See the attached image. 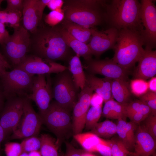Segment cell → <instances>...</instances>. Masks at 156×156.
I'll return each mask as SVG.
<instances>
[{"label":"cell","instance_id":"6da1fadb","mask_svg":"<svg viewBox=\"0 0 156 156\" xmlns=\"http://www.w3.org/2000/svg\"><path fill=\"white\" fill-rule=\"evenodd\" d=\"M31 35L29 52L38 57L53 61L70 59L71 51L66 44L60 30V26L41 25Z\"/></svg>","mask_w":156,"mask_h":156},{"label":"cell","instance_id":"7a4b0ae2","mask_svg":"<svg viewBox=\"0 0 156 156\" xmlns=\"http://www.w3.org/2000/svg\"><path fill=\"white\" fill-rule=\"evenodd\" d=\"M141 5L137 0L106 1L104 5L105 22L109 27L118 30L126 29L138 33L144 31L141 17Z\"/></svg>","mask_w":156,"mask_h":156},{"label":"cell","instance_id":"3957f363","mask_svg":"<svg viewBox=\"0 0 156 156\" xmlns=\"http://www.w3.org/2000/svg\"><path fill=\"white\" fill-rule=\"evenodd\" d=\"M64 19L88 28L105 22V0L64 1Z\"/></svg>","mask_w":156,"mask_h":156},{"label":"cell","instance_id":"277c9868","mask_svg":"<svg viewBox=\"0 0 156 156\" xmlns=\"http://www.w3.org/2000/svg\"><path fill=\"white\" fill-rule=\"evenodd\" d=\"M116 43L113 49L112 60L123 68L128 70L138 62L144 52L140 35L129 30H118Z\"/></svg>","mask_w":156,"mask_h":156},{"label":"cell","instance_id":"5b68a950","mask_svg":"<svg viewBox=\"0 0 156 156\" xmlns=\"http://www.w3.org/2000/svg\"><path fill=\"white\" fill-rule=\"evenodd\" d=\"M35 76L18 68L3 73L0 76V83L5 99L14 97L27 98L31 93Z\"/></svg>","mask_w":156,"mask_h":156},{"label":"cell","instance_id":"8992f818","mask_svg":"<svg viewBox=\"0 0 156 156\" xmlns=\"http://www.w3.org/2000/svg\"><path fill=\"white\" fill-rule=\"evenodd\" d=\"M70 111L51 101L42 118L43 123L56 136V144L59 147L71 131L72 122Z\"/></svg>","mask_w":156,"mask_h":156},{"label":"cell","instance_id":"52a82bcc","mask_svg":"<svg viewBox=\"0 0 156 156\" xmlns=\"http://www.w3.org/2000/svg\"><path fill=\"white\" fill-rule=\"evenodd\" d=\"M14 29L13 34L1 46L2 55L13 69L17 67L28 55L31 42V35L23 25Z\"/></svg>","mask_w":156,"mask_h":156},{"label":"cell","instance_id":"ba28073f","mask_svg":"<svg viewBox=\"0 0 156 156\" xmlns=\"http://www.w3.org/2000/svg\"><path fill=\"white\" fill-rule=\"evenodd\" d=\"M52 83L55 101L71 112L77 101L79 89L76 86L68 69L57 74Z\"/></svg>","mask_w":156,"mask_h":156},{"label":"cell","instance_id":"9c48e42d","mask_svg":"<svg viewBox=\"0 0 156 156\" xmlns=\"http://www.w3.org/2000/svg\"><path fill=\"white\" fill-rule=\"evenodd\" d=\"M31 100L26 98L23 107V113L16 128L12 132L11 139L25 138L36 136L39 134L42 119L34 109Z\"/></svg>","mask_w":156,"mask_h":156},{"label":"cell","instance_id":"30bf717a","mask_svg":"<svg viewBox=\"0 0 156 156\" xmlns=\"http://www.w3.org/2000/svg\"><path fill=\"white\" fill-rule=\"evenodd\" d=\"M51 74L35 76L31 94L27 98L34 101L42 118L48 108L53 97Z\"/></svg>","mask_w":156,"mask_h":156},{"label":"cell","instance_id":"8fae6325","mask_svg":"<svg viewBox=\"0 0 156 156\" xmlns=\"http://www.w3.org/2000/svg\"><path fill=\"white\" fill-rule=\"evenodd\" d=\"M155 1H140L141 17L144 27L141 39L145 48L152 50L156 46V7Z\"/></svg>","mask_w":156,"mask_h":156},{"label":"cell","instance_id":"7c38bea8","mask_svg":"<svg viewBox=\"0 0 156 156\" xmlns=\"http://www.w3.org/2000/svg\"><path fill=\"white\" fill-rule=\"evenodd\" d=\"M26 98L14 97L6 99L1 112L0 123L6 138L13 132L22 116Z\"/></svg>","mask_w":156,"mask_h":156},{"label":"cell","instance_id":"4fadbf2b","mask_svg":"<svg viewBox=\"0 0 156 156\" xmlns=\"http://www.w3.org/2000/svg\"><path fill=\"white\" fill-rule=\"evenodd\" d=\"M17 68L33 76L52 73L58 74L68 69V67L54 61L31 54H28Z\"/></svg>","mask_w":156,"mask_h":156},{"label":"cell","instance_id":"5bb4252c","mask_svg":"<svg viewBox=\"0 0 156 156\" xmlns=\"http://www.w3.org/2000/svg\"><path fill=\"white\" fill-rule=\"evenodd\" d=\"M85 62L83 68L90 74H100L112 79L126 80L127 78L128 70L123 68L112 59L100 60L91 59Z\"/></svg>","mask_w":156,"mask_h":156},{"label":"cell","instance_id":"9a60e30c","mask_svg":"<svg viewBox=\"0 0 156 156\" xmlns=\"http://www.w3.org/2000/svg\"><path fill=\"white\" fill-rule=\"evenodd\" d=\"M92 33L88 44L92 53L98 57L107 51L113 49L118 35V31L113 27L100 31L95 27L92 28Z\"/></svg>","mask_w":156,"mask_h":156},{"label":"cell","instance_id":"2e32d148","mask_svg":"<svg viewBox=\"0 0 156 156\" xmlns=\"http://www.w3.org/2000/svg\"><path fill=\"white\" fill-rule=\"evenodd\" d=\"M93 91L86 83L84 88L79 93L77 101L72 110L74 135L82 133L85 127L86 116L90 106Z\"/></svg>","mask_w":156,"mask_h":156},{"label":"cell","instance_id":"e0dca14e","mask_svg":"<svg viewBox=\"0 0 156 156\" xmlns=\"http://www.w3.org/2000/svg\"><path fill=\"white\" fill-rule=\"evenodd\" d=\"M156 140L139 124L135 135V156H155Z\"/></svg>","mask_w":156,"mask_h":156},{"label":"cell","instance_id":"ac0fdd59","mask_svg":"<svg viewBox=\"0 0 156 156\" xmlns=\"http://www.w3.org/2000/svg\"><path fill=\"white\" fill-rule=\"evenodd\" d=\"M134 73L135 79L145 80L156 74V51L145 48Z\"/></svg>","mask_w":156,"mask_h":156},{"label":"cell","instance_id":"d6986e66","mask_svg":"<svg viewBox=\"0 0 156 156\" xmlns=\"http://www.w3.org/2000/svg\"><path fill=\"white\" fill-rule=\"evenodd\" d=\"M37 0H24L22 11L23 26L31 34L34 33L41 25L42 16L36 7Z\"/></svg>","mask_w":156,"mask_h":156},{"label":"cell","instance_id":"ffe728a7","mask_svg":"<svg viewBox=\"0 0 156 156\" xmlns=\"http://www.w3.org/2000/svg\"><path fill=\"white\" fill-rule=\"evenodd\" d=\"M85 74L86 83L102 98L105 103L113 99L111 91L113 79L105 77L99 78L90 73Z\"/></svg>","mask_w":156,"mask_h":156},{"label":"cell","instance_id":"44dd1931","mask_svg":"<svg viewBox=\"0 0 156 156\" xmlns=\"http://www.w3.org/2000/svg\"><path fill=\"white\" fill-rule=\"evenodd\" d=\"M60 26V31L65 42L76 55L83 57L85 61L92 59L93 54L88 44L75 38L65 29Z\"/></svg>","mask_w":156,"mask_h":156},{"label":"cell","instance_id":"7402d4cb","mask_svg":"<svg viewBox=\"0 0 156 156\" xmlns=\"http://www.w3.org/2000/svg\"><path fill=\"white\" fill-rule=\"evenodd\" d=\"M62 27L76 39L88 44L92 35V28H88L67 21L62 22Z\"/></svg>","mask_w":156,"mask_h":156},{"label":"cell","instance_id":"603a6c76","mask_svg":"<svg viewBox=\"0 0 156 156\" xmlns=\"http://www.w3.org/2000/svg\"><path fill=\"white\" fill-rule=\"evenodd\" d=\"M73 138L84 150L92 153L96 152V147L98 144L108 142V140L102 139L90 132L74 135Z\"/></svg>","mask_w":156,"mask_h":156},{"label":"cell","instance_id":"cb8c5ba5","mask_svg":"<svg viewBox=\"0 0 156 156\" xmlns=\"http://www.w3.org/2000/svg\"><path fill=\"white\" fill-rule=\"evenodd\" d=\"M111 91L113 98L121 103H127L131 95L130 85L124 79H113Z\"/></svg>","mask_w":156,"mask_h":156},{"label":"cell","instance_id":"d4e9b609","mask_svg":"<svg viewBox=\"0 0 156 156\" xmlns=\"http://www.w3.org/2000/svg\"><path fill=\"white\" fill-rule=\"evenodd\" d=\"M79 57L77 55L72 56L70 60L68 69L71 74L73 81L77 87L82 90L85 85L86 78Z\"/></svg>","mask_w":156,"mask_h":156},{"label":"cell","instance_id":"484cf974","mask_svg":"<svg viewBox=\"0 0 156 156\" xmlns=\"http://www.w3.org/2000/svg\"><path fill=\"white\" fill-rule=\"evenodd\" d=\"M116 124L106 120L97 123L90 132L101 138H109L116 134Z\"/></svg>","mask_w":156,"mask_h":156},{"label":"cell","instance_id":"4316f807","mask_svg":"<svg viewBox=\"0 0 156 156\" xmlns=\"http://www.w3.org/2000/svg\"><path fill=\"white\" fill-rule=\"evenodd\" d=\"M40 138L41 141L40 151L42 156H60L58 147L54 138L46 134H41Z\"/></svg>","mask_w":156,"mask_h":156},{"label":"cell","instance_id":"83f0119b","mask_svg":"<svg viewBox=\"0 0 156 156\" xmlns=\"http://www.w3.org/2000/svg\"><path fill=\"white\" fill-rule=\"evenodd\" d=\"M22 16L20 11H10L5 9L0 10V22L8 23L13 28L19 26Z\"/></svg>","mask_w":156,"mask_h":156},{"label":"cell","instance_id":"f1b7e54d","mask_svg":"<svg viewBox=\"0 0 156 156\" xmlns=\"http://www.w3.org/2000/svg\"><path fill=\"white\" fill-rule=\"evenodd\" d=\"M102 105L91 106L89 109L86 118L85 127L87 130H91L98 122L102 115Z\"/></svg>","mask_w":156,"mask_h":156},{"label":"cell","instance_id":"f546056e","mask_svg":"<svg viewBox=\"0 0 156 156\" xmlns=\"http://www.w3.org/2000/svg\"><path fill=\"white\" fill-rule=\"evenodd\" d=\"M109 140L112 156H135L134 153L129 151L118 137Z\"/></svg>","mask_w":156,"mask_h":156},{"label":"cell","instance_id":"4dcf8cb0","mask_svg":"<svg viewBox=\"0 0 156 156\" xmlns=\"http://www.w3.org/2000/svg\"><path fill=\"white\" fill-rule=\"evenodd\" d=\"M125 106L126 112H135L141 113L146 116H148L152 112L150 108L145 103L140 100L125 103Z\"/></svg>","mask_w":156,"mask_h":156},{"label":"cell","instance_id":"1f68e13d","mask_svg":"<svg viewBox=\"0 0 156 156\" xmlns=\"http://www.w3.org/2000/svg\"><path fill=\"white\" fill-rule=\"evenodd\" d=\"M22 153H28L40 149L41 141L40 138L33 136L25 138L21 143Z\"/></svg>","mask_w":156,"mask_h":156},{"label":"cell","instance_id":"d6a6232c","mask_svg":"<svg viewBox=\"0 0 156 156\" xmlns=\"http://www.w3.org/2000/svg\"><path fill=\"white\" fill-rule=\"evenodd\" d=\"M130 87L131 92L137 96H141L148 90V82L141 79H137L131 81Z\"/></svg>","mask_w":156,"mask_h":156},{"label":"cell","instance_id":"836d02e7","mask_svg":"<svg viewBox=\"0 0 156 156\" xmlns=\"http://www.w3.org/2000/svg\"><path fill=\"white\" fill-rule=\"evenodd\" d=\"M64 18V14L62 8L51 11L45 18V21L51 27L57 25L62 22Z\"/></svg>","mask_w":156,"mask_h":156},{"label":"cell","instance_id":"e575fe53","mask_svg":"<svg viewBox=\"0 0 156 156\" xmlns=\"http://www.w3.org/2000/svg\"><path fill=\"white\" fill-rule=\"evenodd\" d=\"M141 123L139 124L156 140V115L151 113Z\"/></svg>","mask_w":156,"mask_h":156},{"label":"cell","instance_id":"d590c367","mask_svg":"<svg viewBox=\"0 0 156 156\" xmlns=\"http://www.w3.org/2000/svg\"><path fill=\"white\" fill-rule=\"evenodd\" d=\"M126 120L122 119L118 120L116 128V134L127 148L129 151V147L126 129Z\"/></svg>","mask_w":156,"mask_h":156},{"label":"cell","instance_id":"8d00e7d4","mask_svg":"<svg viewBox=\"0 0 156 156\" xmlns=\"http://www.w3.org/2000/svg\"><path fill=\"white\" fill-rule=\"evenodd\" d=\"M138 124L130 121L126 122V129L129 142V151L134 150L135 133Z\"/></svg>","mask_w":156,"mask_h":156},{"label":"cell","instance_id":"74e56055","mask_svg":"<svg viewBox=\"0 0 156 156\" xmlns=\"http://www.w3.org/2000/svg\"><path fill=\"white\" fill-rule=\"evenodd\" d=\"M145 103L151 109L152 113L156 115V93L150 91L140 97V100Z\"/></svg>","mask_w":156,"mask_h":156},{"label":"cell","instance_id":"f35d334b","mask_svg":"<svg viewBox=\"0 0 156 156\" xmlns=\"http://www.w3.org/2000/svg\"><path fill=\"white\" fill-rule=\"evenodd\" d=\"M6 156H19L22 153L21 144L16 142H8L5 145Z\"/></svg>","mask_w":156,"mask_h":156},{"label":"cell","instance_id":"ab89813d","mask_svg":"<svg viewBox=\"0 0 156 156\" xmlns=\"http://www.w3.org/2000/svg\"><path fill=\"white\" fill-rule=\"evenodd\" d=\"M113 119H122L126 120L127 116L125 103H119L114 100L112 108Z\"/></svg>","mask_w":156,"mask_h":156},{"label":"cell","instance_id":"60d3db41","mask_svg":"<svg viewBox=\"0 0 156 156\" xmlns=\"http://www.w3.org/2000/svg\"><path fill=\"white\" fill-rule=\"evenodd\" d=\"M7 6L5 10L10 11H20L22 12L24 0H7Z\"/></svg>","mask_w":156,"mask_h":156},{"label":"cell","instance_id":"b9f144b4","mask_svg":"<svg viewBox=\"0 0 156 156\" xmlns=\"http://www.w3.org/2000/svg\"><path fill=\"white\" fill-rule=\"evenodd\" d=\"M107 143L100 144L96 147V152L102 156H112L111 143L109 140Z\"/></svg>","mask_w":156,"mask_h":156},{"label":"cell","instance_id":"7bdbcfd3","mask_svg":"<svg viewBox=\"0 0 156 156\" xmlns=\"http://www.w3.org/2000/svg\"><path fill=\"white\" fill-rule=\"evenodd\" d=\"M126 113L127 117L129 118L131 121L138 124L147 116L141 113L135 112H127Z\"/></svg>","mask_w":156,"mask_h":156},{"label":"cell","instance_id":"ee69618b","mask_svg":"<svg viewBox=\"0 0 156 156\" xmlns=\"http://www.w3.org/2000/svg\"><path fill=\"white\" fill-rule=\"evenodd\" d=\"M66 151L64 156H83L82 150L77 149L68 142H65Z\"/></svg>","mask_w":156,"mask_h":156},{"label":"cell","instance_id":"f6af8a7d","mask_svg":"<svg viewBox=\"0 0 156 156\" xmlns=\"http://www.w3.org/2000/svg\"><path fill=\"white\" fill-rule=\"evenodd\" d=\"M114 101L112 99L105 103L102 115L107 118L113 119L112 108Z\"/></svg>","mask_w":156,"mask_h":156},{"label":"cell","instance_id":"bcb514c9","mask_svg":"<svg viewBox=\"0 0 156 156\" xmlns=\"http://www.w3.org/2000/svg\"><path fill=\"white\" fill-rule=\"evenodd\" d=\"M10 35L6 29L4 24L0 22V45L1 46L7 42Z\"/></svg>","mask_w":156,"mask_h":156},{"label":"cell","instance_id":"7dc6e473","mask_svg":"<svg viewBox=\"0 0 156 156\" xmlns=\"http://www.w3.org/2000/svg\"><path fill=\"white\" fill-rule=\"evenodd\" d=\"M12 68L2 54L0 53V76L8 69Z\"/></svg>","mask_w":156,"mask_h":156},{"label":"cell","instance_id":"c3c4849f","mask_svg":"<svg viewBox=\"0 0 156 156\" xmlns=\"http://www.w3.org/2000/svg\"><path fill=\"white\" fill-rule=\"evenodd\" d=\"M64 1L62 0H50L47 6L52 11L61 9Z\"/></svg>","mask_w":156,"mask_h":156},{"label":"cell","instance_id":"681fc988","mask_svg":"<svg viewBox=\"0 0 156 156\" xmlns=\"http://www.w3.org/2000/svg\"><path fill=\"white\" fill-rule=\"evenodd\" d=\"M103 102L102 98L98 94L95 93L93 94L91 96L90 105L91 106H95L102 105Z\"/></svg>","mask_w":156,"mask_h":156},{"label":"cell","instance_id":"f907efd6","mask_svg":"<svg viewBox=\"0 0 156 156\" xmlns=\"http://www.w3.org/2000/svg\"><path fill=\"white\" fill-rule=\"evenodd\" d=\"M148 83V89L150 91L156 93V78L153 77Z\"/></svg>","mask_w":156,"mask_h":156},{"label":"cell","instance_id":"816d5d0a","mask_svg":"<svg viewBox=\"0 0 156 156\" xmlns=\"http://www.w3.org/2000/svg\"><path fill=\"white\" fill-rule=\"evenodd\" d=\"M5 99L0 83V112L1 111L4 107L5 104L4 101Z\"/></svg>","mask_w":156,"mask_h":156},{"label":"cell","instance_id":"f5cc1de1","mask_svg":"<svg viewBox=\"0 0 156 156\" xmlns=\"http://www.w3.org/2000/svg\"><path fill=\"white\" fill-rule=\"evenodd\" d=\"M5 138L4 131L0 123V156L1 154V145L2 141Z\"/></svg>","mask_w":156,"mask_h":156},{"label":"cell","instance_id":"db71d44e","mask_svg":"<svg viewBox=\"0 0 156 156\" xmlns=\"http://www.w3.org/2000/svg\"><path fill=\"white\" fill-rule=\"evenodd\" d=\"M28 156H42L40 151H34L28 153Z\"/></svg>","mask_w":156,"mask_h":156},{"label":"cell","instance_id":"11a10c76","mask_svg":"<svg viewBox=\"0 0 156 156\" xmlns=\"http://www.w3.org/2000/svg\"><path fill=\"white\" fill-rule=\"evenodd\" d=\"M83 156H97L96 155L93 154L92 153L87 151L85 150L82 151Z\"/></svg>","mask_w":156,"mask_h":156},{"label":"cell","instance_id":"9f6ffc18","mask_svg":"<svg viewBox=\"0 0 156 156\" xmlns=\"http://www.w3.org/2000/svg\"><path fill=\"white\" fill-rule=\"evenodd\" d=\"M19 156H28V153H23Z\"/></svg>","mask_w":156,"mask_h":156},{"label":"cell","instance_id":"6f0895ef","mask_svg":"<svg viewBox=\"0 0 156 156\" xmlns=\"http://www.w3.org/2000/svg\"><path fill=\"white\" fill-rule=\"evenodd\" d=\"M3 1V0H0V10H2L1 7V4Z\"/></svg>","mask_w":156,"mask_h":156},{"label":"cell","instance_id":"680465c9","mask_svg":"<svg viewBox=\"0 0 156 156\" xmlns=\"http://www.w3.org/2000/svg\"><path fill=\"white\" fill-rule=\"evenodd\" d=\"M147 156H153V155H149Z\"/></svg>","mask_w":156,"mask_h":156},{"label":"cell","instance_id":"91938a15","mask_svg":"<svg viewBox=\"0 0 156 156\" xmlns=\"http://www.w3.org/2000/svg\"><path fill=\"white\" fill-rule=\"evenodd\" d=\"M1 53L0 52V53Z\"/></svg>","mask_w":156,"mask_h":156},{"label":"cell","instance_id":"94428289","mask_svg":"<svg viewBox=\"0 0 156 156\" xmlns=\"http://www.w3.org/2000/svg\"></svg>","mask_w":156,"mask_h":156}]
</instances>
